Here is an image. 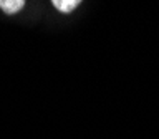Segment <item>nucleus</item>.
I'll list each match as a JSON object with an SVG mask.
<instances>
[{"label": "nucleus", "instance_id": "1", "mask_svg": "<svg viewBox=\"0 0 159 139\" xmlns=\"http://www.w3.org/2000/svg\"><path fill=\"white\" fill-rule=\"evenodd\" d=\"M25 7V0H0V10L7 15H15L22 12Z\"/></svg>", "mask_w": 159, "mask_h": 139}, {"label": "nucleus", "instance_id": "2", "mask_svg": "<svg viewBox=\"0 0 159 139\" xmlns=\"http://www.w3.org/2000/svg\"><path fill=\"white\" fill-rule=\"evenodd\" d=\"M52 5L61 13H71L81 5V2L80 0H53Z\"/></svg>", "mask_w": 159, "mask_h": 139}]
</instances>
